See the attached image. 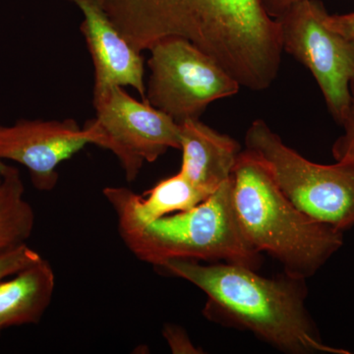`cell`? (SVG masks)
<instances>
[{"label": "cell", "instance_id": "6da1fadb", "mask_svg": "<svg viewBox=\"0 0 354 354\" xmlns=\"http://www.w3.org/2000/svg\"><path fill=\"white\" fill-rule=\"evenodd\" d=\"M118 31L141 53L167 38L187 39L260 92L278 77L281 31L261 0H101Z\"/></svg>", "mask_w": 354, "mask_h": 354}, {"label": "cell", "instance_id": "7a4b0ae2", "mask_svg": "<svg viewBox=\"0 0 354 354\" xmlns=\"http://www.w3.org/2000/svg\"><path fill=\"white\" fill-rule=\"evenodd\" d=\"M167 276L185 279L208 297L206 318L227 327L249 330L281 353L351 354L324 342L305 306L306 279L283 272L265 278L245 266L169 260L155 267Z\"/></svg>", "mask_w": 354, "mask_h": 354}, {"label": "cell", "instance_id": "3957f363", "mask_svg": "<svg viewBox=\"0 0 354 354\" xmlns=\"http://www.w3.org/2000/svg\"><path fill=\"white\" fill-rule=\"evenodd\" d=\"M232 184L235 214L247 241L278 260L286 274L309 279L344 245V232L299 211L252 151L239 153Z\"/></svg>", "mask_w": 354, "mask_h": 354}, {"label": "cell", "instance_id": "277c9868", "mask_svg": "<svg viewBox=\"0 0 354 354\" xmlns=\"http://www.w3.org/2000/svg\"><path fill=\"white\" fill-rule=\"evenodd\" d=\"M118 232L130 252L158 267L169 260L232 263L257 271L261 253L247 241L235 214L232 176L188 211L151 223L115 213Z\"/></svg>", "mask_w": 354, "mask_h": 354}, {"label": "cell", "instance_id": "5b68a950", "mask_svg": "<svg viewBox=\"0 0 354 354\" xmlns=\"http://www.w3.org/2000/svg\"><path fill=\"white\" fill-rule=\"evenodd\" d=\"M245 146L264 160L279 190L305 215L342 232L354 227V162H311L263 120L247 130Z\"/></svg>", "mask_w": 354, "mask_h": 354}, {"label": "cell", "instance_id": "8992f818", "mask_svg": "<svg viewBox=\"0 0 354 354\" xmlns=\"http://www.w3.org/2000/svg\"><path fill=\"white\" fill-rule=\"evenodd\" d=\"M150 50L146 102L177 124L199 120L211 102L239 92L234 77L187 39H160Z\"/></svg>", "mask_w": 354, "mask_h": 354}, {"label": "cell", "instance_id": "52a82bcc", "mask_svg": "<svg viewBox=\"0 0 354 354\" xmlns=\"http://www.w3.org/2000/svg\"><path fill=\"white\" fill-rule=\"evenodd\" d=\"M319 0H300L277 18L283 51L311 72L334 120L342 125L351 104L354 41L330 30Z\"/></svg>", "mask_w": 354, "mask_h": 354}, {"label": "cell", "instance_id": "ba28073f", "mask_svg": "<svg viewBox=\"0 0 354 354\" xmlns=\"http://www.w3.org/2000/svg\"><path fill=\"white\" fill-rule=\"evenodd\" d=\"M121 86L94 88V108L101 132L99 147L120 160L133 181L144 162H153L169 149H180V127L148 102H138Z\"/></svg>", "mask_w": 354, "mask_h": 354}, {"label": "cell", "instance_id": "9c48e42d", "mask_svg": "<svg viewBox=\"0 0 354 354\" xmlns=\"http://www.w3.org/2000/svg\"><path fill=\"white\" fill-rule=\"evenodd\" d=\"M97 140L94 120L83 128L74 120H21L13 127H0V160L24 165L32 186L50 192L57 184L58 165L88 144L97 145Z\"/></svg>", "mask_w": 354, "mask_h": 354}, {"label": "cell", "instance_id": "30bf717a", "mask_svg": "<svg viewBox=\"0 0 354 354\" xmlns=\"http://www.w3.org/2000/svg\"><path fill=\"white\" fill-rule=\"evenodd\" d=\"M81 9L84 21L81 31L92 57L95 69L94 88L130 86L146 102L144 62L118 31L102 6L101 0H69Z\"/></svg>", "mask_w": 354, "mask_h": 354}, {"label": "cell", "instance_id": "8fae6325", "mask_svg": "<svg viewBox=\"0 0 354 354\" xmlns=\"http://www.w3.org/2000/svg\"><path fill=\"white\" fill-rule=\"evenodd\" d=\"M179 127L183 151L179 172L200 189L213 194L232 176L241 145L200 120L185 121Z\"/></svg>", "mask_w": 354, "mask_h": 354}, {"label": "cell", "instance_id": "7c38bea8", "mask_svg": "<svg viewBox=\"0 0 354 354\" xmlns=\"http://www.w3.org/2000/svg\"><path fill=\"white\" fill-rule=\"evenodd\" d=\"M102 194L114 213L125 214L144 223L188 211L212 195L198 188L180 172L162 179L144 195L127 187H106Z\"/></svg>", "mask_w": 354, "mask_h": 354}, {"label": "cell", "instance_id": "4fadbf2b", "mask_svg": "<svg viewBox=\"0 0 354 354\" xmlns=\"http://www.w3.org/2000/svg\"><path fill=\"white\" fill-rule=\"evenodd\" d=\"M55 288V272L44 258L12 279L0 281V332L38 324L50 306Z\"/></svg>", "mask_w": 354, "mask_h": 354}, {"label": "cell", "instance_id": "5bb4252c", "mask_svg": "<svg viewBox=\"0 0 354 354\" xmlns=\"http://www.w3.org/2000/svg\"><path fill=\"white\" fill-rule=\"evenodd\" d=\"M25 186L16 167L0 169V252L26 243L35 227V213L24 198Z\"/></svg>", "mask_w": 354, "mask_h": 354}, {"label": "cell", "instance_id": "9a60e30c", "mask_svg": "<svg viewBox=\"0 0 354 354\" xmlns=\"http://www.w3.org/2000/svg\"><path fill=\"white\" fill-rule=\"evenodd\" d=\"M41 258L39 253L28 246L27 243L2 251L0 252V281L35 264Z\"/></svg>", "mask_w": 354, "mask_h": 354}, {"label": "cell", "instance_id": "2e32d148", "mask_svg": "<svg viewBox=\"0 0 354 354\" xmlns=\"http://www.w3.org/2000/svg\"><path fill=\"white\" fill-rule=\"evenodd\" d=\"M342 127L344 133L333 145V157L335 162H354V76L351 82V104Z\"/></svg>", "mask_w": 354, "mask_h": 354}, {"label": "cell", "instance_id": "e0dca14e", "mask_svg": "<svg viewBox=\"0 0 354 354\" xmlns=\"http://www.w3.org/2000/svg\"><path fill=\"white\" fill-rule=\"evenodd\" d=\"M162 335L169 344L172 353L176 354H199L204 353L201 348H198L191 341L187 333L174 324H167L162 329Z\"/></svg>", "mask_w": 354, "mask_h": 354}, {"label": "cell", "instance_id": "ac0fdd59", "mask_svg": "<svg viewBox=\"0 0 354 354\" xmlns=\"http://www.w3.org/2000/svg\"><path fill=\"white\" fill-rule=\"evenodd\" d=\"M324 24L330 30L354 41V12L344 15H330L327 9L322 13Z\"/></svg>", "mask_w": 354, "mask_h": 354}, {"label": "cell", "instance_id": "d6986e66", "mask_svg": "<svg viewBox=\"0 0 354 354\" xmlns=\"http://www.w3.org/2000/svg\"><path fill=\"white\" fill-rule=\"evenodd\" d=\"M299 1L300 0H261V3L266 13L272 19H277Z\"/></svg>", "mask_w": 354, "mask_h": 354}, {"label": "cell", "instance_id": "ffe728a7", "mask_svg": "<svg viewBox=\"0 0 354 354\" xmlns=\"http://www.w3.org/2000/svg\"><path fill=\"white\" fill-rule=\"evenodd\" d=\"M4 162H2V160H0V169H1L2 167H3Z\"/></svg>", "mask_w": 354, "mask_h": 354}]
</instances>
